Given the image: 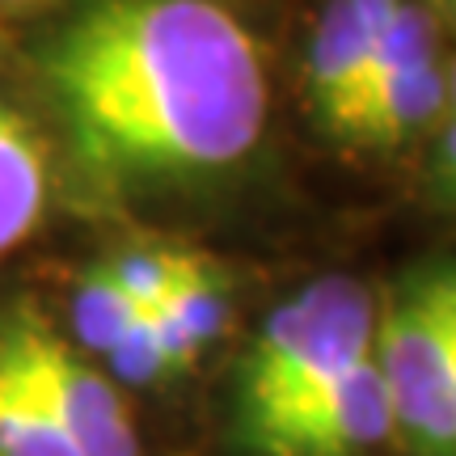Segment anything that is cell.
Here are the masks:
<instances>
[{"label":"cell","instance_id":"1","mask_svg":"<svg viewBox=\"0 0 456 456\" xmlns=\"http://www.w3.org/2000/svg\"><path fill=\"white\" fill-rule=\"evenodd\" d=\"M47 81L81 157L118 182L228 169L266 123L254 34L216 0H98L51 43Z\"/></svg>","mask_w":456,"mask_h":456},{"label":"cell","instance_id":"2","mask_svg":"<svg viewBox=\"0 0 456 456\" xmlns=\"http://www.w3.org/2000/svg\"><path fill=\"white\" fill-rule=\"evenodd\" d=\"M376 300L355 279H322L262 322L241 368V436H258L372 355Z\"/></svg>","mask_w":456,"mask_h":456},{"label":"cell","instance_id":"3","mask_svg":"<svg viewBox=\"0 0 456 456\" xmlns=\"http://www.w3.org/2000/svg\"><path fill=\"white\" fill-rule=\"evenodd\" d=\"M372 363L402 456H456V283L448 266L406 275L380 305Z\"/></svg>","mask_w":456,"mask_h":456},{"label":"cell","instance_id":"4","mask_svg":"<svg viewBox=\"0 0 456 456\" xmlns=\"http://www.w3.org/2000/svg\"><path fill=\"white\" fill-rule=\"evenodd\" d=\"M0 359L26 380L77 456H140L131 414L110 376L85 363L38 313H21L0 330Z\"/></svg>","mask_w":456,"mask_h":456},{"label":"cell","instance_id":"5","mask_svg":"<svg viewBox=\"0 0 456 456\" xmlns=\"http://www.w3.org/2000/svg\"><path fill=\"white\" fill-rule=\"evenodd\" d=\"M380 440H389V402L368 355L322 397L262 427L245 444L258 456H363Z\"/></svg>","mask_w":456,"mask_h":456},{"label":"cell","instance_id":"6","mask_svg":"<svg viewBox=\"0 0 456 456\" xmlns=\"http://www.w3.org/2000/svg\"><path fill=\"white\" fill-rule=\"evenodd\" d=\"M393 9L397 0H330L326 4L309 51V98L326 127L359 89Z\"/></svg>","mask_w":456,"mask_h":456},{"label":"cell","instance_id":"7","mask_svg":"<svg viewBox=\"0 0 456 456\" xmlns=\"http://www.w3.org/2000/svg\"><path fill=\"white\" fill-rule=\"evenodd\" d=\"M448 106H452V72L444 60H431V64L402 72L389 85L372 89L363 102H355L330 127V135L363 148H393L436 127L448 114Z\"/></svg>","mask_w":456,"mask_h":456},{"label":"cell","instance_id":"8","mask_svg":"<svg viewBox=\"0 0 456 456\" xmlns=\"http://www.w3.org/2000/svg\"><path fill=\"white\" fill-rule=\"evenodd\" d=\"M47 208V157L43 144L0 102V254L30 237Z\"/></svg>","mask_w":456,"mask_h":456},{"label":"cell","instance_id":"9","mask_svg":"<svg viewBox=\"0 0 456 456\" xmlns=\"http://www.w3.org/2000/svg\"><path fill=\"white\" fill-rule=\"evenodd\" d=\"M0 456H77L26 380L0 359Z\"/></svg>","mask_w":456,"mask_h":456},{"label":"cell","instance_id":"10","mask_svg":"<svg viewBox=\"0 0 456 456\" xmlns=\"http://www.w3.org/2000/svg\"><path fill=\"white\" fill-rule=\"evenodd\" d=\"M144 313L148 309H140V305L114 283V275L106 266L85 275L81 296H77V330H81V338L89 342L98 355H110L114 346L140 326Z\"/></svg>","mask_w":456,"mask_h":456},{"label":"cell","instance_id":"11","mask_svg":"<svg viewBox=\"0 0 456 456\" xmlns=\"http://www.w3.org/2000/svg\"><path fill=\"white\" fill-rule=\"evenodd\" d=\"M431 4H444V9H448V4H452V0H431Z\"/></svg>","mask_w":456,"mask_h":456},{"label":"cell","instance_id":"12","mask_svg":"<svg viewBox=\"0 0 456 456\" xmlns=\"http://www.w3.org/2000/svg\"><path fill=\"white\" fill-rule=\"evenodd\" d=\"M4 4H30V0H4Z\"/></svg>","mask_w":456,"mask_h":456}]
</instances>
